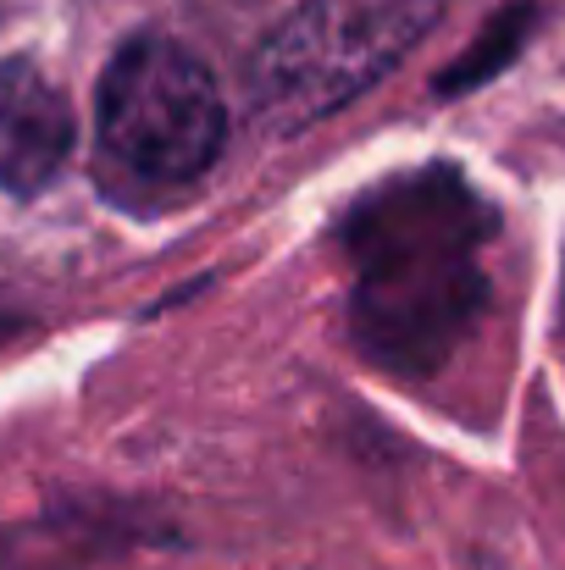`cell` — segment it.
<instances>
[{"instance_id":"6da1fadb","label":"cell","mask_w":565,"mask_h":570,"mask_svg":"<svg viewBox=\"0 0 565 570\" xmlns=\"http://www.w3.org/2000/svg\"><path fill=\"white\" fill-rule=\"evenodd\" d=\"M494 238L499 205L455 161H421L355 194L333 216L355 355L399 382L438 377L488 305L483 249Z\"/></svg>"},{"instance_id":"3957f363","label":"cell","mask_w":565,"mask_h":570,"mask_svg":"<svg viewBox=\"0 0 565 570\" xmlns=\"http://www.w3.org/2000/svg\"><path fill=\"white\" fill-rule=\"evenodd\" d=\"M438 0H300L250 56V117L294 139L355 106L432 33Z\"/></svg>"},{"instance_id":"7a4b0ae2","label":"cell","mask_w":565,"mask_h":570,"mask_svg":"<svg viewBox=\"0 0 565 570\" xmlns=\"http://www.w3.org/2000/svg\"><path fill=\"white\" fill-rule=\"evenodd\" d=\"M227 150V111L211 67L173 33H134L95 89V184L123 210H162L194 194Z\"/></svg>"},{"instance_id":"8992f818","label":"cell","mask_w":565,"mask_h":570,"mask_svg":"<svg viewBox=\"0 0 565 570\" xmlns=\"http://www.w3.org/2000/svg\"><path fill=\"white\" fill-rule=\"evenodd\" d=\"M561 355H565V249H561Z\"/></svg>"},{"instance_id":"5b68a950","label":"cell","mask_w":565,"mask_h":570,"mask_svg":"<svg viewBox=\"0 0 565 570\" xmlns=\"http://www.w3.org/2000/svg\"><path fill=\"white\" fill-rule=\"evenodd\" d=\"M538 0H505L488 22H483V33L432 78V95L438 100H460V95H471V89H483V83H494L522 50H527V39H533V28H538Z\"/></svg>"},{"instance_id":"277c9868","label":"cell","mask_w":565,"mask_h":570,"mask_svg":"<svg viewBox=\"0 0 565 570\" xmlns=\"http://www.w3.org/2000/svg\"><path fill=\"white\" fill-rule=\"evenodd\" d=\"M78 122L72 100L50 83V72L28 56L0 61V189L11 199L45 194L67 156H72Z\"/></svg>"},{"instance_id":"52a82bcc","label":"cell","mask_w":565,"mask_h":570,"mask_svg":"<svg viewBox=\"0 0 565 570\" xmlns=\"http://www.w3.org/2000/svg\"><path fill=\"white\" fill-rule=\"evenodd\" d=\"M0 17H6V0H0Z\"/></svg>"}]
</instances>
